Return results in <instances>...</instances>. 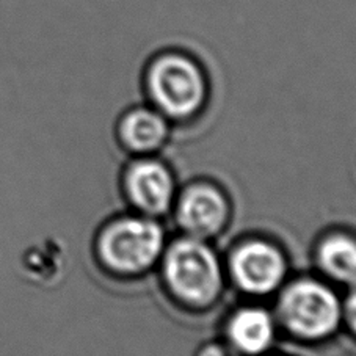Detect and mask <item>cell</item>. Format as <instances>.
Returning <instances> with one entry per match:
<instances>
[{"mask_svg": "<svg viewBox=\"0 0 356 356\" xmlns=\"http://www.w3.org/2000/svg\"><path fill=\"white\" fill-rule=\"evenodd\" d=\"M317 257L323 272L333 280L347 284L356 280V241L352 237L333 234L323 238Z\"/></svg>", "mask_w": 356, "mask_h": 356, "instance_id": "obj_10", "label": "cell"}, {"mask_svg": "<svg viewBox=\"0 0 356 356\" xmlns=\"http://www.w3.org/2000/svg\"><path fill=\"white\" fill-rule=\"evenodd\" d=\"M229 268L236 284L251 296H267L278 289L286 275L281 251L267 242L251 241L234 250Z\"/></svg>", "mask_w": 356, "mask_h": 356, "instance_id": "obj_5", "label": "cell"}, {"mask_svg": "<svg viewBox=\"0 0 356 356\" xmlns=\"http://www.w3.org/2000/svg\"><path fill=\"white\" fill-rule=\"evenodd\" d=\"M228 339L241 355H261L273 343V317L256 306L238 309L228 322Z\"/></svg>", "mask_w": 356, "mask_h": 356, "instance_id": "obj_8", "label": "cell"}, {"mask_svg": "<svg viewBox=\"0 0 356 356\" xmlns=\"http://www.w3.org/2000/svg\"><path fill=\"white\" fill-rule=\"evenodd\" d=\"M198 356H241V353L225 343H209L204 348H201Z\"/></svg>", "mask_w": 356, "mask_h": 356, "instance_id": "obj_12", "label": "cell"}, {"mask_svg": "<svg viewBox=\"0 0 356 356\" xmlns=\"http://www.w3.org/2000/svg\"><path fill=\"white\" fill-rule=\"evenodd\" d=\"M278 312L291 333L305 339H321L337 328L342 306L334 292L322 282L300 280L282 292Z\"/></svg>", "mask_w": 356, "mask_h": 356, "instance_id": "obj_4", "label": "cell"}, {"mask_svg": "<svg viewBox=\"0 0 356 356\" xmlns=\"http://www.w3.org/2000/svg\"><path fill=\"white\" fill-rule=\"evenodd\" d=\"M126 192L134 206L148 216H161L175 198V179L163 163L143 159L126 173Z\"/></svg>", "mask_w": 356, "mask_h": 356, "instance_id": "obj_7", "label": "cell"}, {"mask_svg": "<svg viewBox=\"0 0 356 356\" xmlns=\"http://www.w3.org/2000/svg\"><path fill=\"white\" fill-rule=\"evenodd\" d=\"M176 218L187 236L206 238L216 236L228 218V204L218 188L209 184H195L181 195Z\"/></svg>", "mask_w": 356, "mask_h": 356, "instance_id": "obj_6", "label": "cell"}, {"mask_svg": "<svg viewBox=\"0 0 356 356\" xmlns=\"http://www.w3.org/2000/svg\"><path fill=\"white\" fill-rule=\"evenodd\" d=\"M163 251L162 226L148 217H126L108 225L99 237V256L116 273L149 268Z\"/></svg>", "mask_w": 356, "mask_h": 356, "instance_id": "obj_3", "label": "cell"}, {"mask_svg": "<svg viewBox=\"0 0 356 356\" xmlns=\"http://www.w3.org/2000/svg\"><path fill=\"white\" fill-rule=\"evenodd\" d=\"M165 281L177 298L192 306H206L222 291V267L204 238L184 237L165 253Z\"/></svg>", "mask_w": 356, "mask_h": 356, "instance_id": "obj_1", "label": "cell"}, {"mask_svg": "<svg viewBox=\"0 0 356 356\" xmlns=\"http://www.w3.org/2000/svg\"><path fill=\"white\" fill-rule=\"evenodd\" d=\"M146 83L162 113L186 118L201 107L206 82L198 63L181 52H165L149 63Z\"/></svg>", "mask_w": 356, "mask_h": 356, "instance_id": "obj_2", "label": "cell"}, {"mask_svg": "<svg viewBox=\"0 0 356 356\" xmlns=\"http://www.w3.org/2000/svg\"><path fill=\"white\" fill-rule=\"evenodd\" d=\"M120 135L129 149L148 152L163 143L168 135V124L156 110L135 108L122 118Z\"/></svg>", "mask_w": 356, "mask_h": 356, "instance_id": "obj_9", "label": "cell"}, {"mask_svg": "<svg viewBox=\"0 0 356 356\" xmlns=\"http://www.w3.org/2000/svg\"><path fill=\"white\" fill-rule=\"evenodd\" d=\"M343 311H346V317L352 327L356 331V280L350 282V291L346 300V306H343Z\"/></svg>", "mask_w": 356, "mask_h": 356, "instance_id": "obj_11", "label": "cell"}]
</instances>
